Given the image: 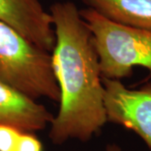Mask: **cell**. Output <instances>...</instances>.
<instances>
[{"label":"cell","instance_id":"1","mask_svg":"<svg viewBox=\"0 0 151 151\" xmlns=\"http://www.w3.org/2000/svg\"><path fill=\"white\" fill-rule=\"evenodd\" d=\"M55 44L52 67L60 92V108L50 124L55 144L89 140L108 122L104 86L92 34L72 2L50 8Z\"/></svg>","mask_w":151,"mask_h":151},{"label":"cell","instance_id":"2","mask_svg":"<svg viewBox=\"0 0 151 151\" xmlns=\"http://www.w3.org/2000/svg\"><path fill=\"white\" fill-rule=\"evenodd\" d=\"M0 81L35 100L60 102L51 54L0 21Z\"/></svg>","mask_w":151,"mask_h":151},{"label":"cell","instance_id":"3","mask_svg":"<svg viewBox=\"0 0 151 151\" xmlns=\"http://www.w3.org/2000/svg\"><path fill=\"white\" fill-rule=\"evenodd\" d=\"M80 14L92 34L103 78L128 77L134 66L148 69L151 77V30L113 21L90 8Z\"/></svg>","mask_w":151,"mask_h":151},{"label":"cell","instance_id":"4","mask_svg":"<svg viewBox=\"0 0 151 151\" xmlns=\"http://www.w3.org/2000/svg\"><path fill=\"white\" fill-rule=\"evenodd\" d=\"M108 121L133 130L151 149V81L138 90L120 80L103 78Z\"/></svg>","mask_w":151,"mask_h":151},{"label":"cell","instance_id":"5","mask_svg":"<svg viewBox=\"0 0 151 151\" xmlns=\"http://www.w3.org/2000/svg\"><path fill=\"white\" fill-rule=\"evenodd\" d=\"M0 21L38 47L53 50L55 36L52 19L40 0H0Z\"/></svg>","mask_w":151,"mask_h":151},{"label":"cell","instance_id":"6","mask_svg":"<svg viewBox=\"0 0 151 151\" xmlns=\"http://www.w3.org/2000/svg\"><path fill=\"white\" fill-rule=\"evenodd\" d=\"M54 117L37 100L0 81V125L35 133L51 124Z\"/></svg>","mask_w":151,"mask_h":151},{"label":"cell","instance_id":"7","mask_svg":"<svg viewBox=\"0 0 151 151\" xmlns=\"http://www.w3.org/2000/svg\"><path fill=\"white\" fill-rule=\"evenodd\" d=\"M113 21L151 30V0H81Z\"/></svg>","mask_w":151,"mask_h":151},{"label":"cell","instance_id":"8","mask_svg":"<svg viewBox=\"0 0 151 151\" xmlns=\"http://www.w3.org/2000/svg\"><path fill=\"white\" fill-rule=\"evenodd\" d=\"M22 132L11 126L0 125V151L15 150Z\"/></svg>","mask_w":151,"mask_h":151},{"label":"cell","instance_id":"9","mask_svg":"<svg viewBox=\"0 0 151 151\" xmlns=\"http://www.w3.org/2000/svg\"><path fill=\"white\" fill-rule=\"evenodd\" d=\"M14 151H43V146L34 133L22 132Z\"/></svg>","mask_w":151,"mask_h":151},{"label":"cell","instance_id":"10","mask_svg":"<svg viewBox=\"0 0 151 151\" xmlns=\"http://www.w3.org/2000/svg\"><path fill=\"white\" fill-rule=\"evenodd\" d=\"M108 151H120V149L116 145H110L108 147Z\"/></svg>","mask_w":151,"mask_h":151}]
</instances>
